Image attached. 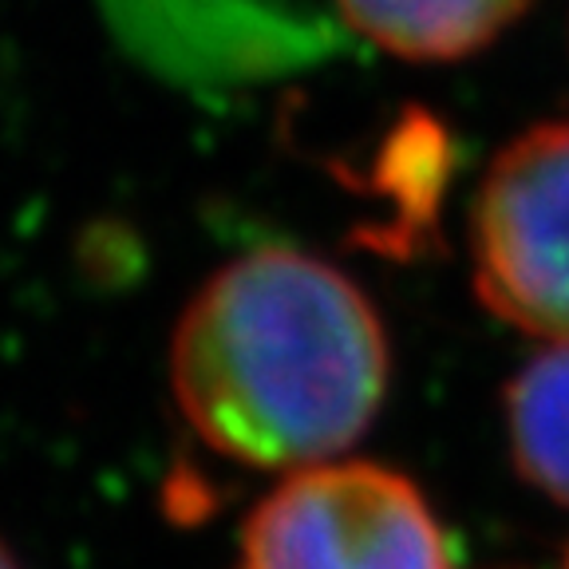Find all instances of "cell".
I'll return each instance as SVG.
<instances>
[{"label":"cell","mask_w":569,"mask_h":569,"mask_svg":"<svg viewBox=\"0 0 569 569\" xmlns=\"http://www.w3.org/2000/svg\"><path fill=\"white\" fill-rule=\"evenodd\" d=\"M391 348L360 284L293 246L249 249L194 293L170 388L194 436L261 471L332 462L380 416Z\"/></svg>","instance_id":"6da1fadb"},{"label":"cell","mask_w":569,"mask_h":569,"mask_svg":"<svg viewBox=\"0 0 569 569\" xmlns=\"http://www.w3.org/2000/svg\"><path fill=\"white\" fill-rule=\"evenodd\" d=\"M238 569H455L423 490L380 462L284 475L241 530Z\"/></svg>","instance_id":"7a4b0ae2"},{"label":"cell","mask_w":569,"mask_h":569,"mask_svg":"<svg viewBox=\"0 0 569 569\" xmlns=\"http://www.w3.org/2000/svg\"><path fill=\"white\" fill-rule=\"evenodd\" d=\"M479 301L550 345L569 340V119L522 131L490 162L471 213Z\"/></svg>","instance_id":"3957f363"},{"label":"cell","mask_w":569,"mask_h":569,"mask_svg":"<svg viewBox=\"0 0 569 569\" xmlns=\"http://www.w3.org/2000/svg\"><path fill=\"white\" fill-rule=\"evenodd\" d=\"M352 32L400 60H462L502 36L530 0H337Z\"/></svg>","instance_id":"277c9868"},{"label":"cell","mask_w":569,"mask_h":569,"mask_svg":"<svg viewBox=\"0 0 569 569\" xmlns=\"http://www.w3.org/2000/svg\"><path fill=\"white\" fill-rule=\"evenodd\" d=\"M507 436L518 475L569 507V340L538 352L510 380Z\"/></svg>","instance_id":"5b68a950"},{"label":"cell","mask_w":569,"mask_h":569,"mask_svg":"<svg viewBox=\"0 0 569 569\" xmlns=\"http://www.w3.org/2000/svg\"><path fill=\"white\" fill-rule=\"evenodd\" d=\"M0 569H24V566L17 561V553H12L4 542H0Z\"/></svg>","instance_id":"8992f818"},{"label":"cell","mask_w":569,"mask_h":569,"mask_svg":"<svg viewBox=\"0 0 569 569\" xmlns=\"http://www.w3.org/2000/svg\"><path fill=\"white\" fill-rule=\"evenodd\" d=\"M566 569H569V558H566Z\"/></svg>","instance_id":"52a82bcc"}]
</instances>
